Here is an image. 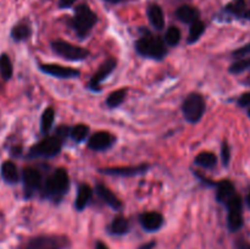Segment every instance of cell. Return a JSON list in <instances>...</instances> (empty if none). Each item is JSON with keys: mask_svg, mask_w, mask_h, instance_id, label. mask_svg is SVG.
I'll return each mask as SVG.
<instances>
[{"mask_svg": "<svg viewBox=\"0 0 250 249\" xmlns=\"http://www.w3.org/2000/svg\"><path fill=\"white\" fill-rule=\"evenodd\" d=\"M136 50L139 55L154 60H161L167 54L165 42L160 37L151 36L149 33L136 42Z\"/></svg>", "mask_w": 250, "mask_h": 249, "instance_id": "cell-1", "label": "cell"}, {"mask_svg": "<svg viewBox=\"0 0 250 249\" xmlns=\"http://www.w3.org/2000/svg\"><path fill=\"white\" fill-rule=\"evenodd\" d=\"M97 21L98 17L92 11V9L88 5L81 4L76 7L75 16L71 21V27L75 29V32L80 38H84L89 34V32L95 26Z\"/></svg>", "mask_w": 250, "mask_h": 249, "instance_id": "cell-2", "label": "cell"}, {"mask_svg": "<svg viewBox=\"0 0 250 249\" xmlns=\"http://www.w3.org/2000/svg\"><path fill=\"white\" fill-rule=\"evenodd\" d=\"M70 188V177L65 168H56L53 175L43 183V190L46 197L59 200Z\"/></svg>", "mask_w": 250, "mask_h": 249, "instance_id": "cell-3", "label": "cell"}, {"mask_svg": "<svg viewBox=\"0 0 250 249\" xmlns=\"http://www.w3.org/2000/svg\"><path fill=\"white\" fill-rule=\"evenodd\" d=\"M207 110L205 99L199 93H190L182 103V112L189 124H197L203 119Z\"/></svg>", "mask_w": 250, "mask_h": 249, "instance_id": "cell-4", "label": "cell"}, {"mask_svg": "<svg viewBox=\"0 0 250 249\" xmlns=\"http://www.w3.org/2000/svg\"><path fill=\"white\" fill-rule=\"evenodd\" d=\"M70 246L71 242L66 236L43 234L28 239L22 249H68Z\"/></svg>", "mask_w": 250, "mask_h": 249, "instance_id": "cell-5", "label": "cell"}, {"mask_svg": "<svg viewBox=\"0 0 250 249\" xmlns=\"http://www.w3.org/2000/svg\"><path fill=\"white\" fill-rule=\"evenodd\" d=\"M65 139L60 137L59 134L54 133L53 136H48L44 139H42L39 143L33 145L29 150V158H53L58 155L62 148V143Z\"/></svg>", "mask_w": 250, "mask_h": 249, "instance_id": "cell-6", "label": "cell"}, {"mask_svg": "<svg viewBox=\"0 0 250 249\" xmlns=\"http://www.w3.org/2000/svg\"><path fill=\"white\" fill-rule=\"evenodd\" d=\"M51 49L54 53L68 61H82L89 56V51L87 49L73 45L68 42L61 41V39L51 42Z\"/></svg>", "mask_w": 250, "mask_h": 249, "instance_id": "cell-7", "label": "cell"}, {"mask_svg": "<svg viewBox=\"0 0 250 249\" xmlns=\"http://www.w3.org/2000/svg\"><path fill=\"white\" fill-rule=\"evenodd\" d=\"M225 205L227 207V227L231 232H237L243 227V203L238 194H233Z\"/></svg>", "mask_w": 250, "mask_h": 249, "instance_id": "cell-8", "label": "cell"}, {"mask_svg": "<svg viewBox=\"0 0 250 249\" xmlns=\"http://www.w3.org/2000/svg\"><path fill=\"white\" fill-rule=\"evenodd\" d=\"M22 182H23L26 197H32L34 192L43 187V177L41 172L34 167H26L22 171Z\"/></svg>", "mask_w": 250, "mask_h": 249, "instance_id": "cell-9", "label": "cell"}, {"mask_svg": "<svg viewBox=\"0 0 250 249\" xmlns=\"http://www.w3.org/2000/svg\"><path fill=\"white\" fill-rule=\"evenodd\" d=\"M39 68L45 75L53 76L56 78H63V80L76 78L80 76V71L76 70V68L65 67V66L56 65V63H42Z\"/></svg>", "mask_w": 250, "mask_h": 249, "instance_id": "cell-10", "label": "cell"}, {"mask_svg": "<svg viewBox=\"0 0 250 249\" xmlns=\"http://www.w3.org/2000/svg\"><path fill=\"white\" fill-rule=\"evenodd\" d=\"M116 68V60L112 58L107 59L105 62L102 63V66L99 67V70L93 75V77L90 78L89 83H88V87L89 89L98 92L100 89V83L112 72V71Z\"/></svg>", "mask_w": 250, "mask_h": 249, "instance_id": "cell-11", "label": "cell"}, {"mask_svg": "<svg viewBox=\"0 0 250 249\" xmlns=\"http://www.w3.org/2000/svg\"><path fill=\"white\" fill-rule=\"evenodd\" d=\"M115 142V137L105 131L95 132L88 141V148L95 151H104L111 148Z\"/></svg>", "mask_w": 250, "mask_h": 249, "instance_id": "cell-12", "label": "cell"}, {"mask_svg": "<svg viewBox=\"0 0 250 249\" xmlns=\"http://www.w3.org/2000/svg\"><path fill=\"white\" fill-rule=\"evenodd\" d=\"M150 166L148 164H142L138 166H127V167H105L100 168V172L105 173V175L111 176H121V177H131V176L142 175V173L146 172Z\"/></svg>", "mask_w": 250, "mask_h": 249, "instance_id": "cell-13", "label": "cell"}, {"mask_svg": "<svg viewBox=\"0 0 250 249\" xmlns=\"http://www.w3.org/2000/svg\"><path fill=\"white\" fill-rule=\"evenodd\" d=\"M139 222L146 232H155L163 227L164 216L158 211H146L139 216Z\"/></svg>", "mask_w": 250, "mask_h": 249, "instance_id": "cell-14", "label": "cell"}, {"mask_svg": "<svg viewBox=\"0 0 250 249\" xmlns=\"http://www.w3.org/2000/svg\"><path fill=\"white\" fill-rule=\"evenodd\" d=\"M95 193L98 194V197L103 200L106 205H109L111 209L114 210H121L122 209V202L107 187H105L104 185H97L95 187Z\"/></svg>", "mask_w": 250, "mask_h": 249, "instance_id": "cell-15", "label": "cell"}, {"mask_svg": "<svg viewBox=\"0 0 250 249\" xmlns=\"http://www.w3.org/2000/svg\"><path fill=\"white\" fill-rule=\"evenodd\" d=\"M92 197H93L92 187L85 185V183L81 185L80 187H78L77 197H76V200H75L76 209H77L78 211L84 210L85 208L88 207V204L90 203V200H92Z\"/></svg>", "mask_w": 250, "mask_h": 249, "instance_id": "cell-16", "label": "cell"}, {"mask_svg": "<svg viewBox=\"0 0 250 249\" xmlns=\"http://www.w3.org/2000/svg\"><path fill=\"white\" fill-rule=\"evenodd\" d=\"M216 199L220 203H226L233 194H236L234 185L229 180H224L217 182L216 185Z\"/></svg>", "mask_w": 250, "mask_h": 249, "instance_id": "cell-17", "label": "cell"}, {"mask_svg": "<svg viewBox=\"0 0 250 249\" xmlns=\"http://www.w3.org/2000/svg\"><path fill=\"white\" fill-rule=\"evenodd\" d=\"M176 16L181 22L192 24L193 22L199 20V11L194 6H190V5H182L176 11Z\"/></svg>", "mask_w": 250, "mask_h": 249, "instance_id": "cell-18", "label": "cell"}, {"mask_svg": "<svg viewBox=\"0 0 250 249\" xmlns=\"http://www.w3.org/2000/svg\"><path fill=\"white\" fill-rule=\"evenodd\" d=\"M148 17L150 24L155 29H163L165 26V17L161 7L158 4H151L148 7Z\"/></svg>", "mask_w": 250, "mask_h": 249, "instance_id": "cell-19", "label": "cell"}, {"mask_svg": "<svg viewBox=\"0 0 250 249\" xmlns=\"http://www.w3.org/2000/svg\"><path fill=\"white\" fill-rule=\"evenodd\" d=\"M1 177L9 185H15L19 182L20 173L17 166L12 161H5L1 165Z\"/></svg>", "mask_w": 250, "mask_h": 249, "instance_id": "cell-20", "label": "cell"}, {"mask_svg": "<svg viewBox=\"0 0 250 249\" xmlns=\"http://www.w3.org/2000/svg\"><path fill=\"white\" fill-rule=\"evenodd\" d=\"M226 10L229 14L234 15L237 17H243V19L250 20V10H247L246 0H233L226 6Z\"/></svg>", "mask_w": 250, "mask_h": 249, "instance_id": "cell-21", "label": "cell"}, {"mask_svg": "<svg viewBox=\"0 0 250 249\" xmlns=\"http://www.w3.org/2000/svg\"><path fill=\"white\" fill-rule=\"evenodd\" d=\"M129 231V221L124 216L115 217L109 226V232L114 236H124Z\"/></svg>", "mask_w": 250, "mask_h": 249, "instance_id": "cell-22", "label": "cell"}, {"mask_svg": "<svg viewBox=\"0 0 250 249\" xmlns=\"http://www.w3.org/2000/svg\"><path fill=\"white\" fill-rule=\"evenodd\" d=\"M195 165L200 166V167L204 168H212L216 166L217 164V158L214 153H210V151H203V153L198 154L194 159Z\"/></svg>", "mask_w": 250, "mask_h": 249, "instance_id": "cell-23", "label": "cell"}, {"mask_svg": "<svg viewBox=\"0 0 250 249\" xmlns=\"http://www.w3.org/2000/svg\"><path fill=\"white\" fill-rule=\"evenodd\" d=\"M54 119H55V111H54L53 107H46L45 110L42 114L41 119V131L42 133L48 134V132L50 131L51 127H53Z\"/></svg>", "mask_w": 250, "mask_h": 249, "instance_id": "cell-24", "label": "cell"}, {"mask_svg": "<svg viewBox=\"0 0 250 249\" xmlns=\"http://www.w3.org/2000/svg\"><path fill=\"white\" fill-rule=\"evenodd\" d=\"M31 27L27 23H19L12 28L11 37L15 42L26 41L31 36Z\"/></svg>", "mask_w": 250, "mask_h": 249, "instance_id": "cell-25", "label": "cell"}, {"mask_svg": "<svg viewBox=\"0 0 250 249\" xmlns=\"http://www.w3.org/2000/svg\"><path fill=\"white\" fill-rule=\"evenodd\" d=\"M89 134V127L84 124H78L70 128V137L76 142V143H81L84 141Z\"/></svg>", "mask_w": 250, "mask_h": 249, "instance_id": "cell-26", "label": "cell"}, {"mask_svg": "<svg viewBox=\"0 0 250 249\" xmlns=\"http://www.w3.org/2000/svg\"><path fill=\"white\" fill-rule=\"evenodd\" d=\"M204 32H205V23H204V22H202L200 20L193 22V23L190 24L189 34H188L187 43L188 44L195 43V42H197L198 39H199L200 37L203 36V33H204Z\"/></svg>", "mask_w": 250, "mask_h": 249, "instance_id": "cell-27", "label": "cell"}, {"mask_svg": "<svg viewBox=\"0 0 250 249\" xmlns=\"http://www.w3.org/2000/svg\"><path fill=\"white\" fill-rule=\"evenodd\" d=\"M14 68H12V62L10 60L7 54H1L0 55V75L5 81H9L12 77Z\"/></svg>", "mask_w": 250, "mask_h": 249, "instance_id": "cell-28", "label": "cell"}, {"mask_svg": "<svg viewBox=\"0 0 250 249\" xmlns=\"http://www.w3.org/2000/svg\"><path fill=\"white\" fill-rule=\"evenodd\" d=\"M127 94V89H117L115 92L110 93V95L106 99V105L109 107H117L125 100Z\"/></svg>", "mask_w": 250, "mask_h": 249, "instance_id": "cell-29", "label": "cell"}, {"mask_svg": "<svg viewBox=\"0 0 250 249\" xmlns=\"http://www.w3.org/2000/svg\"><path fill=\"white\" fill-rule=\"evenodd\" d=\"M250 68V58H242L239 60L234 61L231 66H229V73L233 75H239L242 72H246L247 70Z\"/></svg>", "mask_w": 250, "mask_h": 249, "instance_id": "cell-30", "label": "cell"}, {"mask_svg": "<svg viewBox=\"0 0 250 249\" xmlns=\"http://www.w3.org/2000/svg\"><path fill=\"white\" fill-rule=\"evenodd\" d=\"M181 41V31L177 27L172 26L166 31L165 43L170 46H176Z\"/></svg>", "mask_w": 250, "mask_h": 249, "instance_id": "cell-31", "label": "cell"}, {"mask_svg": "<svg viewBox=\"0 0 250 249\" xmlns=\"http://www.w3.org/2000/svg\"><path fill=\"white\" fill-rule=\"evenodd\" d=\"M221 159L224 166H229V160H231V148H229V143L227 142H224L221 145Z\"/></svg>", "mask_w": 250, "mask_h": 249, "instance_id": "cell-32", "label": "cell"}, {"mask_svg": "<svg viewBox=\"0 0 250 249\" xmlns=\"http://www.w3.org/2000/svg\"><path fill=\"white\" fill-rule=\"evenodd\" d=\"M237 103L241 107H250V92L242 94L239 99L237 100Z\"/></svg>", "mask_w": 250, "mask_h": 249, "instance_id": "cell-33", "label": "cell"}, {"mask_svg": "<svg viewBox=\"0 0 250 249\" xmlns=\"http://www.w3.org/2000/svg\"><path fill=\"white\" fill-rule=\"evenodd\" d=\"M250 54V43L247 44V45L242 46V48H239L238 50H234L233 51V56H239V58H242V56H247Z\"/></svg>", "mask_w": 250, "mask_h": 249, "instance_id": "cell-34", "label": "cell"}, {"mask_svg": "<svg viewBox=\"0 0 250 249\" xmlns=\"http://www.w3.org/2000/svg\"><path fill=\"white\" fill-rule=\"evenodd\" d=\"M234 249H250V243L246 239H238L234 243Z\"/></svg>", "mask_w": 250, "mask_h": 249, "instance_id": "cell-35", "label": "cell"}, {"mask_svg": "<svg viewBox=\"0 0 250 249\" xmlns=\"http://www.w3.org/2000/svg\"><path fill=\"white\" fill-rule=\"evenodd\" d=\"M76 0H59V6L60 7H70Z\"/></svg>", "mask_w": 250, "mask_h": 249, "instance_id": "cell-36", "label": "cell"}, {"mask_svg": "<svg viewBox=\"0 0 250 249\" xmlns=\"http://www.w3.org/2000/svg\"><path fill=\"white\" fill-rule=\"evenodd\" d=\"M155 246H156V242L155 241H150V242H148V243L142 244V246L139 247L138 249H154V248H155Z\"/></svg>", "mask_w": 250, "mask_h": 249, "instance_id": "cell-37", "label": "cell"}, {"mask_svg": "<svg viewBox=\"0 0 250 249\" xmlns=\"http://www.w3.org/2000/svg\"><path fill=\"white\" fill-rule=\"evenodd\" d=\"M95 249H109V247H107L104 242L98 241L97 243H95Z\"/></svg>", "mask_w": 250, "mask_h": 249, "instance_id": "cell-38", "label": "cell"}, {"mask_svg": "<svg viewBox=\"0 0 250 249\" xmlns=\"http://www.w3.org/2000/svg\"><path fill=\"white\" fill-rule=\"evenodd\" d=\"M106 2H110V4H117V2L122 1V0H105Z\"/></svg>", "mask_w": 250, "mask_h": 249, "instance_id": "cell-39", "label": "cell"}, {"mask_svg": "<svg viewBox=\"0 0 250 249\" xmlns=\"http://www.w3.org/2000/svg\"><path fill=\"white\" fill-rule=\"evenodd\" d=\"M246 203H247V205H248V208L250 209V193L248 195H247V198H246Z\"/></svg>", "mask_w": 250, "mask_h": 249, "instance_id": "cell-40", "label": "cell"}, {"mask_svg": "<svg viewBox=\"0 0 250 249\" xmlns=\"http://www.w3.org/2000/svg\"><path fill=\"white\" fill-rule=\"evenodd\" d=\"M246 83H248V84L250 85V76L248 77V80H246Z\"/></svg>", "mask_w": 250, "mask_h": 249, "instance_id": "cell-41", "label": "cell"}, {"mask_svg": "<svg viewBox=\"0 0 250 249\" xmlns=\"http://www.w3.org/2000/svg\"><path fill=\"white\" fill-rule=\"evenodd\" d=\"M248 115H249V117H250V109H249V111H248Z\"/></svg>", "mask_w": 250, "mask_h": 249, "instance_id": "cell-42", "label": "cell"}]
</instances>
